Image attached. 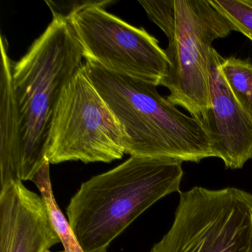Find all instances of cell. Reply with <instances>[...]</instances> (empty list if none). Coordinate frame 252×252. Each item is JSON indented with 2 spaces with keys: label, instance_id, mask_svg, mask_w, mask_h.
Here are the masks:
<instances>
[{
  "label": "cell",
  "instance_id": "obj_12",
  "mask_svg": "<svg viewBox=\"0 0 252 252\" xmlns=\"http://www.w3.org/2000/svg\"><path fill=\"white\" fill-rule=\"evenodd\" d=\"M220 70L237 102L252 120V64L234 57L222 59Z\"/></svg>",
  "mask_w": 252,
  "mask_h": 252
},
{
  "label": "cell",
  "instance_id": "obj_2",
  "mask_svg": "<svg viewBox=\"0 0 252 252\" xmlns=\"http://www.w3.org/2000/svg\"><path fill=\"white\" fill-rule=\"evenodd\" d=\"M85 68L119 122L125 154L182 163L214 157L201 122L161 96L157 86L94 62L85 61Z\"/></svg>",
  "mask_w": 252,
  "mask_h": 252
},
{
  "label": "cell",
  "instance_id": "obj_14",
  "mask_svg": "<svg viewBox=\"0 0 252 252\" xmlns=\"http://www.w3.org/2000/svg\"><path fill=\"white\" fill-rule=\"evenodd\" d=\"M50 252L49 250H46V251H45V252Z\"/></svg>",
  "mask_w": 252,
  "mask_h": 252
},
{
  "label": "cell",
  "instance_id": "obj_3",
  "mask_svg": "<svg viewBox=\"0 0 252 252\" xmlns=\"http://www.w3.org/2000/svg\"><path fill=\"white\" fill-rule=\"evenodd\" d=\"M52 21L13 64L21 132L20 181H32L47 158V142L63 88L83 67L84 55L67 14L51 9Z\"/></svg>",
  "mask_w": 252,
  "mask_h": 252
},
{
  "label": "cell",
  "instance_id": "obj_10",
  "mask_svg": "<svg viewBox=\"0 0 252 252\" xmlns=\"http://www.w3.org/2000/svg\"><path fill=\"white\" fill-rule=\"evenodd\" d=\"M0 77V182L1 188L20 181L21 132L20 114L13 85V63L8 42L1 35Z\"/></svg>",
  "mask_w": 252,
  "mask_h": 252
},
{
  "label": "cell",
  "instance_id": "obj_7",
  "mask_svg": "<svg viewBox=\"0 0 252 252\" xmlns=\"http://www.w3.org/2000/svg\"><path fill=\"white\" fill-rule=\"evenodd\" d=\"M112 1L84 2L67 14L85 61L160 86L169 62L158 41L105 9Z\"/></svg>",
  "mask_w": 252,
  "mask_h": 252
},
{
  "label": "cell",
  "instance_id": "obj_11",
  "mask_svg": "<svg viewBox=\"0 0 252 252\" xmlns=\"http://www.w3.org/2000/svg\"><path fill=\"white\" fill-rule=\"evenodd\" d=\"M49 166V160H47L32 181L37 186L41 196L48 206L53 223L65 252H84L69 225L68 221L56 201L50 178Z\"/></svg>",
  "mask_w": 252,
  "mask_h": 252
},
{
  "label": "cell",
  "instance_id": "obj_5",
  "mask_svg": "<svg viewBox=\"0 0 252 252\" xmlns=\"http://www.w3.org/2000/svg\"><path fill=\"white\" fill-rule=\"evenodd\" d=\"M150 252H252V194L234 187L180 192L170 229Z\"/></svg>",
  "mask_w": 252,
  "mask_h": 252
},
{
  "label": "cell",
  "instance_id": "obj_1",
  "mask_svg": "<svg viewBox=\"0 0 252 252\" xmlns=\"http://www.w3.org/2000/svg\"><path fill=\"white\" fill-rule=\"evenodd\" d=\"M182 162L130 156L81 185L67 208V221L84 252H104L143 212L180 191Z\"/></svg>",
  "mask_w": 252,
  "mask_h": 252
},
{
  "label": "cell",
  "instance_id": "obj_15",
  "mask_svg": "<svg viewBox=\"0 0 252 252\" xmlns=\"http://www.w3.org/2000/svg\"></svg>",
  "mask_w": 252,
  "mask_h": 252
},
{
  "label": "cell",
  "instance_id": "obj_8",
  "mask_svg": "<svg viewBox=\"0 0 252 252\" xmlns=\"http://www.w3.org/2000/svg\"><path fill=\"white\" fill-rule=\"evenodd\" d=\"M222 57L212 48L209 105L201 124L214 157L228 169H241L252 158V120L230 91L220 70Z\"/></svg>",
  "mask_w": 252,
  "mask_h": 252
},
{
  "label": "cell",
  "instance_id": "obj_13",
  "mask_svg": "<svg viewBox=\"0 0 252 252\" xmlns=\"http://www.w3.org/2000/svg\"><path fill=\"white\" fill-rule=\"evenodd\" d=\"M211 4L252 42V0H209Z\"/></svg>",
  "mask_w": 252,
  "mask_h": 252
},
{
  "label": "cell",
  "instance_id": "obj_9",
  "mask_svg": "<svg viewBox=\"0 0 252 252\" xmlns=\"http://www.w3.org/2000/svg\"><path fill=\"white\" fill-rule=\"evenodd\" d=\"M61 243L42 196L22 181L0 190V252H44Z\"/></svg>",
  "mask_w": 252,
  "mask_h": 252
},
{
  "label": "cell",
  "instance_id": "obj_6",
  "mask_svg": "<svg viewBox=\"0 0 252 252\" xmlns=\"http://www.w3.org/2000/svg\"><path fill=\"white\" fill-rule=\"evenodd\" d=\"M125 154L117 119L87 74L85 64L63 88L47 142L50 163H110Z\"/></svg>",
  "mask_w": 252,
  "mask_h": 252
},
{
  "label": "cell",
  "instance_id": "obj_4",
  "mask_svg": "<svg viewBox=\"0 0 252 252\" xmlns=\"http://www.w3.org/2000/svg\"><path fill=\"white\" fill-rule=\"evenodd\" d=\"M152 22L166 35L169 62L160 86L166 97L201 122L209 105L212 43L229 36L234 28L209 0H140Z\"/></svg>",
  "mask_w": 252,
  "mask_h": 252
}]
</instances>
